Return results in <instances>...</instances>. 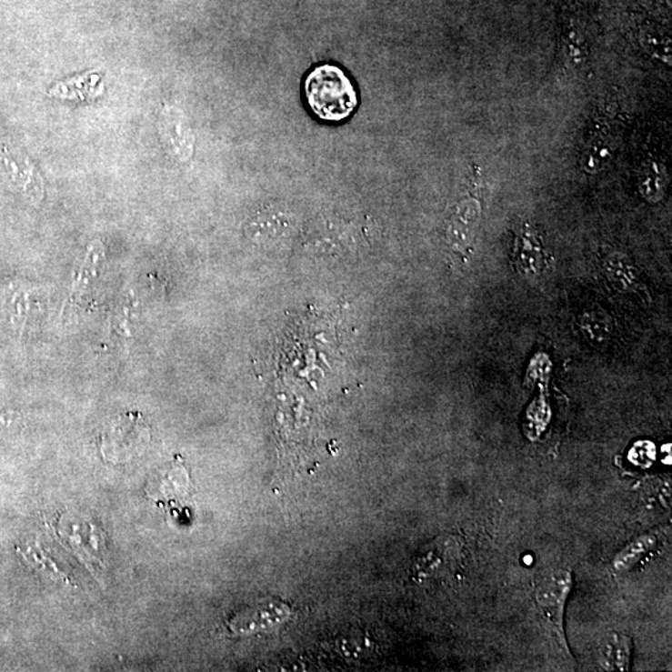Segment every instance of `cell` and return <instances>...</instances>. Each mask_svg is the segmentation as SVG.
Listing matches in <instances>:
<instances>
[{
    "instance_id": "9",
    "label": "cell",
    "mask_w": 672,
    "mask_h": 672,
    "mask_svg": "<svg viewBox=\"0 0 672 672\" xmlns=\"http://www.w3.org/2000/svg\"><path fill=\"white\" fill-rule=\"evenodd\" d=\"M97 261H99V255H97L96 249H91L89 256H87L86 263H84V266H81L80 275L77 276L75 285H74L72 294H70V300L72 302L79 298L81 293L86 288L89 280L95 276Z\"/></svg>"
},
{
    "instance_id": "7",
    "label": "cell",
    "mask_w": 672,
    "mask_h": 672,
    "mask_svg": "<svg viewBox=\"0 0 672 672\" xmlns=\"http://www.w3.org/2000/svg\"><path fill=\"white\" fill-rule=\"evenodd\" d=\"M288 616L285 607H279L278 606L266 607L265 611L261 609L245 611V613L239 614L235 619H232L229 623V627L236 633H248L249 627L253 621H256L255 629H259V627H266V625L278 623L280 619H285Z\"/></svg>"
},
{
    "instance_id": "5",
    "label": "cell",
    "mask_w": 672,
    "mask_h": 672,
    "mask_svg": "<svg viewBox=\"0 0 672 672\" xmlns=\"http://www.w3.org/2000/svg\"><path fill=\"white\" fill-rule=\"evenodd\" d=\"M657 542L658 537L655 533H647V535L637 537L617 554L613 562L614 570L617 573L629 572L647 553L657 548Z\"/></svg>"
},
{
    "instance_id": "11",
    "label": "cell",
    "mask_w": 672,
    "mask_h": 672,
    "mask_svg": "<svg viewBox=\"0 0 672 672\" xmlns=\"http://www.w3.org/2000/svg\"><path fill=\"white\" fill-rule=\"evenodd\" d=\"M610 278L617 282V286L624 290L634 289L637 285V276L631 272L630 268H621V263H610Z\"/></svg>"
},
{
    "instance_id": "12",
    "label": "cell",
    "mask_w": 672,
    "mask_h": 672,
    "mask_svg": "<svg viewBox=\"0 0 672 672\" xmlns=\"http://www.w3.org/2000/svg\"><path fill=\"white\" fill-rule=\"evenodd\" d=\"M15 420V412H10L8 410L0 411V426H6V425L12 424Z\"/></svg>"
},
{
    "instance_id": "4",
    "label": "cell",
    "mask_w": 672,
    "mask_h": 672,
    "mask_svg": "<svg viewBox=\"0 0 672 672\" xmlns=\"http://www.w3.org/2000/svg\"><path fill=\"white\" fill-rule=\"evenodd\" d=\"M542 246L538 233L530 226L526 225L517 236V265L527 273L538 272L543 262Z\"/></svg>"
},
{
    "instance_id": "6",
    "label": "cell",
    "mask_w": 672,
    "mask_h": 672,
    "mask_svg": "<svg viewBox=\"0 0 672 672\" xmlns=\"http://www.w3.org/2000/svg\"><path fill=\"white\" fill-rule=\"evenodd\" d=\"M2 165L5 174L8 175L10 181L25 192L26 196L34 199L38 194V185H36L35 177H34L32 168L25 162L16 160L15 155L5 148L2 154Z\"/></svg>"
},
{
    "instance_id": "10",
    "label": "cell",
    "mask_w": 672,
    "mask_h": 672,
    "mask_svg": "<svg viewBox=\"0 0 672 672\" xmlns=\"http://www.w3.org/2000/svg\"><path fill=\"white\" fill-rule=\"evenodd\" d=\"M582 326L593 339L606 337L607 334L610 332L609 319L599 316L597 313L587 314L583 319Z\"/></svg>"
},
{
    "instance_id": "1",
    "label": "cell",
    "mask_w": 672,
    "mask_h": 672,
    "mask_svg": "<svg viewBox=\"0 0 672 672\" xmlns=\"http://www.w3.org/2000/svg\"><path fill=\"white\" fill-rule=\"evenodd\" d=\"M310 109L324 121L346 120L357 106L356 87L339 66H316L304 84Z\"/></svg>"
},
{
    "instance_id": "3",
    "label": "cell",
    "mask_w": 672,
    "mask_h": 672,
    "mask_svg": "<svg viewBox=\"0 0 672 672\" xmlns=\"http://www.w3.org/2000/svg\"><path fill=\"white\" fill-rule=\"evenodd\" d=\"M481 215L482 204L478 195H471L459 202L447 228L448 243L455 251H467L471 246Z\"/></svg>"
},
{
    "instance_id": "8",
    "label": "cell",
    "mask_w": 672,
    "mask_h": 672,
    "mask_svg": "<svg viewBox=\"0 0 672 672\" xmlns=\"http://www.w3.org/2000/svg\"><path fill=\"white\" fill-rule=\"evenodd\" d=\"M665 184H667V178L657 164L653 162V164L645 165L640 172L639 186L641 195L647 201H660L664 196Z\"/></svg>"
},
{
    "instance_id": "2",
    "label": "cell",
    "mask_w": 672,
    "mask_h": 672,
    "mask_svg": "<svg viewBox=\"0 0 672 672\" xmlns=\"http://www.w3.org/2000/svg\"><path fill=\"white\" fill-rule=\"evenodd\" d=\"M572 587V576L568 570H556L543 577L537 587V601L552 620L554 627L563 637V613L567 597Z\"/></svg>"
}]
</instances>
